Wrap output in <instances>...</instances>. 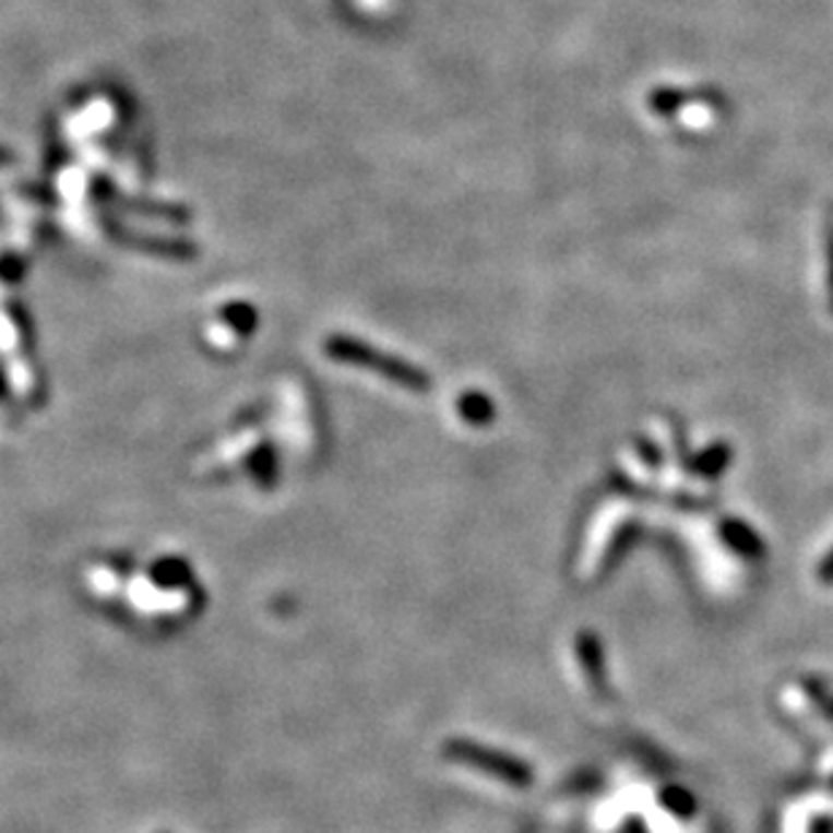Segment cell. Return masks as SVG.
<instances>
[{"mask_svg":"<svg viewBox=\"0 0 833 833\" xmlns=\"http://www.w3.org/2000/svg\"><path fill=\"white\" fill-rule=\"evenodd\" d=\"M725 463H728V447H712L704 455V463H699V468L704 474H717L723 472Z\"/></svg>","mask_w":833,"mask_h":833,"instance_id":"obj_4","label":"cell"},{"mask_svg":"<svg viewBox=\"0 0 833 833\" xmlns=\"http://www.w3.org/2000/svg\"><path fill=\"white\" fill-rule=\"evenodd\" d=\"M444 755L452 761H461L466 766L479 769V772L498 776V780L509 782L514 787H528L534 782V772L520 758L507 755V752L490 750V747H479L468 739H450L444 745Z\"/></svg>","mask_w":833,"mask_h":833,"instance_id":"obj_1","label":"cell"},{"mask_svg":"<svg viewBox=\"0 0 833 833\" xmlns=\"http://www.w3.org/2000/svg\"><path fill=\"white\" fill-rule=\"evenodd\" d=\"M663 804L674 814H679V818H690L695 812V798L688 790H682V787H671V790L663 793Z\"/></svg>","mask_w":833,"mask_h":833,"instance_id":"obj_3","label":"cell"},{"mask_svg":"<svg viewBox=\"0 0 833 833\" xmlns=\"http://www.w3.org/2000/svg\"><path fill=\"white\" fill-rule=\"evenodd\" d=\"M818 576H820V582H829V585L833 582V549H831L829 555H825L823 563H820Z\"/></svg>","mask_w":833,"mask_h":833,"instance_id":"obj_5","label":"cell"},{"mask_svg":"<svg viewBox=\"0 0 833 833\" xmlns=\"http://www.w3.org/2000/svg\"><path fill=\"white\" fill-rule=\"evenodd\" d=\"M831 279H833V274H831Z\"/></svg>","mask_w":833,"mask_h":833,"instance_id":"obj_6","label":"cell"},{"mask_svg":"<svg viewBox=\"0 0 833 833\" xmlns=\"http://www.w3.org/2000/svg\"><path fill=\"white\" fill-rule=\"evenodd\" d=\"M831 787H833V785H831Z\"/></svg>","mask_w":833,"mask_h":833,"instance_id":"obj_7","label":"cell"},{"mask_svg":"<svg viewBox=\"0 0 833 833\" xmlns=\"http://www.w3.org/2000/svg\"><path fill=\"white\" fill-rule=\"evenodd\" d=\"M723 538L736 549V552L747 555V558H758V555H763L761 538L755 536V531H752L750 525L728 520V523L723 525Z\"/></svg>","mask_w":833,"mask_h":833,"instance_id":"obj_2","label":"cell"}]
</instances>
